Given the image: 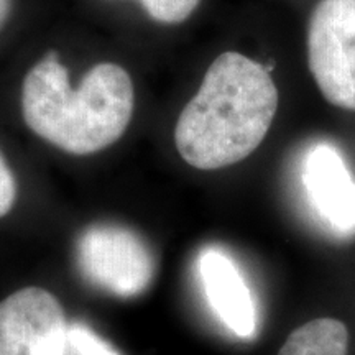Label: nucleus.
Wrapping results in <instances>:
<instances>
[{
    "label": "nucleus",
    "instance_id": "nucleus-10",
    "mask_svg": "<svg viewBox=\"0 0 355 355\" xmlns=\"http://www.w3.org/2000/svg\"><path fill=\"white\" fill-rule=\"evenodd\" d=\"M139 2L144 6L146 13L159 24H180L194 12L199 0H139Z\"/></svg>",
    "mask_w": 355,
    "mask_h": 355
},
{
    "label": "nucleus",
    "instance_id": "nucleus-4",
    "mask_svg": "<svg viewBox=\"0 0 355 355\" xmlns=\"http://www.w3.org/2000/svg\"><path fill=\"white\" fill-rule=\"evenodd\" d=\"M309 69L324 99L355 110V0H321L308 26Z\"/></svg>",
    "mask_w": 355,
    "mask_h": 355
},
{
    "label": "nucleus",
    "instance_id": "nucleus-12",
    "mask_svg": "<svg viewBox=\"0 0 355 355\" xmlns=\"http://www.w3.org/2000/svg\"><path fill=\"white\" fill-rule=\"evenodd\" d=\"M12 0H0V30H2L3 24H6L8 15H10Z\"/></svg>",
    "mask_w": 355,
    "mask_h": 355
},
{
    "label": "nucleus",
    "instance_id": "nucleus-9",
    "mask_svg": "<svg viewBox=\"0 0 355 355\" xmlns=\"http://www.w3.org/2000/svg\"><path fill=\"white\" fill-rule=\"evenodd\" d=\"M64 355H121L112 345L101 339L91 327L81 322L68 324Z\"/></svg>",
    "mask_w": 355,
    "mask_h": 355
},
{
    "label": "nucleus",
    "instance_id": "nucleus-1",
    "mask_svg": "<svg viewBox=\"0 0 355 355\" xmlns=\"http://www.w3.org/2000/svg\"><path fill=\"white\" fill-rule=\"evenodd\" d=\"M277 109L268 69L241 53H222L178 119V152L198 170L235 165L259 148Z\"/></svg>",
    "mask_w": 355,
    "mask_h": 355
},
{
    "label": "nucleus",
    "instance_id": "nucleus-7",
    "mask_svg": "<svg viewBox=\"0 0 355 355\" xmlns=\"http://www.w3.org/2000/svg\"><path fill=\"white\" fill-rule=\"evenodd\" d=\"M206 298L235 336L252 337L257 327L255 304L237 265L224 252L207 248L199 259Z\"/></svg>",
    "mask_w": 355,
    "mask_h": 355
},
{
    "label": "nucleus",
    "instance_id": "nucleus-6",
    "mask_svg": "<svg viewBox=\"0 0 355 355\" xmlns=\"http://www.w3.org/2000/svg\"><path fill=\"white\" fill-rule=\"evenodd\" d=\"M304 188L318 214L332 227H355V183L332 146L318 145L304 162Z\"/></svg>",
    "mask_w": 355,
    "mask_h": 355
},
{
    "label": "nucleus",
    "instance_id": "nucleus-3",
    "mask_svg": "<svg viewBox=\"0 0 355 355\" xmlns=\"http://www.w3.org/2000/svg\"><path fill=\"white\" fill-rule=\"evenodd\" d=\"M76 260L91 285L121 298H133L152 285L155 259L144 239L114 224L86 229L76 245Z\"/></svg>",
    "mask_w": 355,
    "mask_h": 355
},
{
    "label": "nucleus",
    "instance_id": "nucleus-5",
    "mask_svg": "<svg viewBox=\"0 0 355 355\" xmlns=\"http://www.w3.org/2000/svg\"><path fill=\"white\" fill-rule=\"evenodd\" d=\"M68 321L55 295L28 286L0 303V355H64Z\"/></svg>",
    "mask_w": 355,
    "mask_h": 355
},
{
    "label": "nucleus",
    "instance_id": "nucleus-11",
    "mask_svg": "<svg viewBox=\"0 0 355 355\" xmlns=\"http://www.w3.org/2000/svg\"><path fill=\"white\" fill-rule=\"evenodd\" d=\"M17 198V184L10 168L0 155V217L8 214Z\"/></svg>",
    "mask_w": 355,
    "mask_h": 355
},
{
    "label": "nucleus",
    "instance_id": "nucleus-2",
    "mask_svg": "<svg viewBox=\"0 0 355 355\" xmlns=\"http://www.w3.org/2000/svg\"><path fill=\"white\" fill-rule=\"evenodd\" d=\"M21 110L32 132L66 153L91 155L115 144L130 123L133 84L119 64L101 63L71 89L51 51L26 74Z\"/></svg>",
    "mask_w": 355,
    "mask_h": 355
},
{
    "label": "nucleus",
    "instance_id": "nucleus-8",
    "mask_svg": "<svg viewBox=\"0 0 355 355\" xmlns=\"http://www.w3.org/2000/svg\"><path fill=\"white\" fill-rule=\"evenodd\" d=\"M347 326L334 318H318L293 331L278 355H347Z\"/></svg>",
    "mask_w": 355,
    "mask_h": 355
}]
</instances>
